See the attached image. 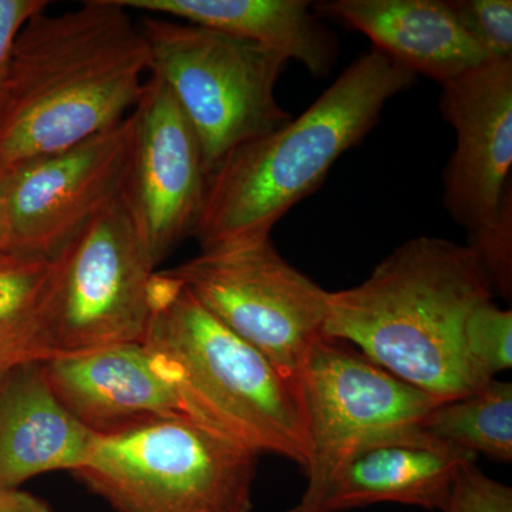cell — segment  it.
Masks as SVG:
<instances>
[{
  "label": "cell",
  "instance_id": "1",
  "mask_svg": "<svg viewBox=\"0 0 512 512\" xmlns=\"http://www.w3.org/2000/svg\"><path fill=\"white\" fill-rule=\"evenodd\" d=\"M140 26L119 0H89L20 30L0 109V174L126 119L150 73Z\"/></svg>",
  "mask_w": 512,
  "mask_h": 512
},
{
  "label": "cell",
  "instance_id": "2",
  "mask_svg": "<svg viewBox=\"0 0 512 512\" xmlns=\"http://www.w3.org/2000/svg\"><path fill=\"white\" fill-rule=\"evenodd\" d=\"M473 248L444 238L404 242L362 284L329 292L326 338L441 400L481 389L464 349L471 313L493 301Z\"/></svg>",
  "mask_w": 512,
  "mask_h": 512
},
{
  "label": "cell",
  "instance_id": "3",
  "mask_svg": "<svg viewBox=\"0 0 512 512\" xmlns=\"http://www.w3.org/2000/svg\"><path fill=\"white\" fill-rule=\"evenodd\" d=\"M414 82L416 74L372 47L301 116L228 154L208 174L194 232L201 252L271 239L275 225L372 131L387 101Z\"/></svg>",
  "mask_w": 512,
  "mask_h": 512
},
{
  "label": "cell",
  "instance_id": "4",
  "mask_svg": "<svg viewBox=\"0 0 512 512\" xmlns=\"http://www.w3.org/2000/svg\"><path fill=\"white\" fill-rule=\"evenodd\" d=\"M144 345L188 419L256 456L309 460L298 387L164 271L151 281Z\"/></svg>",
  "mask_w": 512,
  "mask_h": 512
},
{
  "label": "cell",
  "instance_id": "5",
  "mask_svg": "<svg viewBox=\"0 0 512 512\" xmlns=\"http://www.w3.org/2000/svg\"><path fill=\"white\" fill-rule=\"evenodd\" d=\"M258 456L185 416L97 436L73 474L116 512H251Z\"/></svg>",
  "mask_w": 512,
  "mask_h": 512
},
{
  "label": "cell",
  "instance_id": "6",
  "mask_svg": "<svg viewBox=\"0 0 512 512\" xmlns=\"http://www.w3.org/2000/svg\"><path fill=\"white\" fill-rule=\"evenodd\" d=\"M141 32L150 73L191 124L207 178L232 151L292 119L275 96L285 57L218 30L164 18L144 20Z\"/></svg>",
  "mask_w": 512,
  "mask_h": 512
},
{
  "label": "cell",
  "instance_id": "7",
  "mask_svg": "<svg viewBox=\"0 0 512 512\" xmlns=\"http://www.w3.org/2000/svg\"><path fill=\"white\" fill-rule=\"evenodd\" d=\"M164 272L298 387L309 353L325 338L329 291L288 264L271 239L201 252Z\"/></svg>",
  "mask_w": 512,
  "mask_h": 512
},
{
  "label": "cell",
  "instance_id": "8",
  "mask_svg": "<svg viewBox=\"0 0 512 512\" xmlns=\"http://www.w3.org/2000/svg\"><path fill=\"white\" fill-rule=\"evenodd\" d=\"M55 264L43 322L46 360L144 342L157 269L141 251L120 197L63 245Z\"/></svg>",
  "mask_w": 512,
  "mask_h": 512
},
{
  "label": "cell",
  "instance_id": "9",
  "mask_svg": "<svg viewBox=\"0 0 512 512\" xmlns=\"http://www.w3.org/2000/svg\"><path fill=\"white\" fill-rule=\"evenodd\" d=\"M298 392L308 436V485L288 512H320L333 477L360 443L380 431L419 424L444 402L326 336L309 353Z\"/></svg>",
  "mask_w": 512,
  "mask_h": 512
},
{
  "label": "cell",
  "instance_id": "10",
  "mask_svg": "<svg viewBox=\"0 0 512 512\" xmlns=\"http://www.w3.org/2000/svg\"><path fill=\"white\" fill-rule=\"evenodd\" d=\"M130 116L133 140L120 198L141 251L157 269L184 239L194 237L207 171L191 124L154 74Z\"/></svg>",
  "mask_w": 512,
  "mask_h": 512
},
{
  "label": "cell",
  "instance_id": "11",
  "mask_svg": "<svg viewBox=\"0 0 512 512\" xmlns=\"http://www.w3.org/2000/svg\"><path fill=\"white\" fill-rule=\"evenodd\" d=\"M133 119L6 174L10 252L53 258L94 215L120 197Z\"/></svg>",
  "mask_w": 512,
  "mask_h": 512
},
{
  "label": "cell",
  "instance_id": "12",
  "mask_svg": "<svg viewBox=\"0 0 512 512\" xmlns=\"http://www.w3.org/2000/svg\"><path fill=\"white\" fill-rule=\"evenodd\" d=\"M441 111L456 131L444 205L470 238L512 204V60H488L443 84Z\"/></svg>",
  "mask_w": 512,
  "mask_h": 512
},
{
  "label": "cell",
  "instance_id": "13",
  "mask_svg": "<svg viewBox=\"0 0 512 512\" xmlns=\"http://www.w3.org/2000/svg\"><path fill=\"white\" fill-rule=\"evenodd\" d=\"M47 383L74 419L97 436L184 416L174 387L141 342L64 353L42 362Z\"/></svg>",
  "mask_w": 512,
  "mask_h": 512
},
{
  "label": "cell",
  "instance_id": "14",
  "mask_svg": "<svg viewBox=\"0 0 512 512\" xmlns=\"http://www.w3.org/2000/svg\"><path fill=\"white\" fill-rule=\"evenodd\" d=\"M476 458L437 440L420 423L380 431L343 461L320 512L350 511L380 503L443 512L461 468Z\"/></svg>",
  "mask_w": 512,
  "mask_h": 512
},
{
  "label": "cell",
  "instance_id": "15",
  "mask_svg": "<svg viewBox=\"0 0 512 512\" xmlns=\"http://www.w3.org/2000/svg\"><path fill=\"white\" fill-rule=\"evenodd\" d=\"M313 9L363 33L404 69L441 86L491 60L448 0H333Z\"/></svg>",
  "mask_w": 512,
  "mask_h": 512
},
{
  "label": "cell",
  "instance_id": "16",
  "mask_svg": "<svg viewBox=\"0 0 512 512\" xmlns=\"http://www.w3.org/2000/svg\"><path fill=\"white\" fill-rule=\"evenodd\" d=\"M96 440L57 399L42 362L0 376V487L20 488L55 471L74 474Z\"/></svg>",
  "mask_w": 512,
  "mask_h": 512
},
{
  "label": "cell",
  "instance_id": "17",
  "mask_svg": "<svg viewBox=\"0 0 512 512\" xmlns=\"http://www.w3.org/2000/svg\"><path fill=\"white\" fill-rule=\"evenodd\" d=\"M128 10L183 19L239 37L326 76L338 56L336 40L305 0H119Z\"/></svg>",
  "mask_w": 512,
  "mask_h": 512
},
{
  "label": "cell",
  "instance_id": "18",
  "mask_svg": "<svg viewBox=\"0 0 512 512\" xmlns=\"http://www.w3.org/2000/svg\"><path fill=\"white\" fill-rule=\"evenodd\" d=\"M55 256L0 254V376L45 362L43 322Z\"/></svg>",
  "mask_w": 512,
  "mask_h": 512
},
{
  "label": "cell",
  "instance_id": "19",
  "mask_svg": "<svg viewBox=\"0 0 512 512\" xmlns=\"http://www.w3.org/2000/svg\"><path fill=\"white\" fill-rule=\"evenodd\" d=\"M420 426L448 446L512 461V384L493 379L476 392L437 404Z\"/></svg>",
  "mask_w": 512,
  "mask_h": 512
},
{
  "label": "cell",
  "instance_id": "20",
  "mask_svg": "<svg viewBox=\"0 0 512 512\" xmlns=\"http://www.w3.org/2000/svg\"><path fill=\"white\" fill-rule=\"evenodd\" d=\"M464 349L484 380H493L512 366V312L493 301L471 313L464 328Z\"/></svg>",
  "mask_w": 512,
  "mask_h": 512
},
{
  "label": "cell",
  "instance_id": "21",
  "mask_svg": "<svg viewBox=\"0 0 512 512\" xmlns=\"http://www.w3.org/2000/svg\"><path fill=\"white\" fill-rule=\"evenodd\" d=\"M471 39L491 60H512L511 0H448Z\"/></svg>",
  "mask_w": 512,
  "mask_h": 512
},
{
  "label": "cell",
  "instance_id": "22",
  "mask_svg": "<svg viewBox=\"0 0 512 512\" xmlns=\"http://www.w3.org/2000/svg\"><path fill=\"white\" fill-rule=\"evenodd\" d=\"M443 512H512V488L485 476L476 464H467Z\"/></svg>",
  "mask_w": 512,
  "mask_h": 512
},
{
  "label": "cell",
  "instance_id": "23",
  "mask_svg": "<svg viewBox=\"0 0 512 512\" xmlns=\"http://www.w3.org/2000/svg\"><path fill=\"white\" fill-rule=\"evenodd\" d=\"M46 8L43 0H0V109L16 36L30 18Z\"/></svg>",
  "mask_w": 512,
  "mask_h": 512
},
{
  "label": "cell",
  "instance_id": "24",
  "mask_svg": "<svg viewBox=\"0 0 512 512\" xmlns=\"http://www.w3.org/2000/svg\"><path fill=\"white\" fill-rule=\"evenodd\" d=\"M0 512H55L49 504L22 488L0 487Z\"/></svg>",
  "mask_w": 512,
  "mask_h": 512
},
{
  "label": "cell",
  "instance_id": "25",
  "mask_svg": "<svg viewBox=\"0 0 512 512\" xmlns=\"http://www.w3.org/2000/svg\"><path fill=\"white\" fill-rule=\"evenodd\" d=\"M5 252H10L8 187H6V174H0V254Z\"/></svg>",
  "mask_w": 512,
  "mask_h": 512
}]
</instances>
